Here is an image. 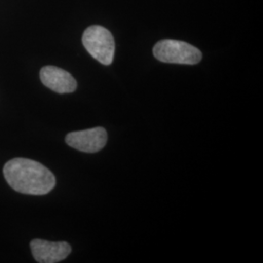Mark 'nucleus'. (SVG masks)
I'll return each instance as SVG.
<instances>
[{
	"label": "nucleus",
	"instance_id": "nucleus-1",
	"mask_svg": "<svg viewBox=\"0 0 263 263\" xmlns=\"http://www.w3.org/2000/svg\"><path fill=\"white\" fill-rule=\"evenodd\" d=\"M3 175L10 186L23 194L45 195L56 185L54 174L34 160H10L3 168Z\"/></svg>",
	"mask_w": 263,
	"mask_h": 263
},
{
	"label": "nucleus",
	"instance_id": "nucleus-2",
	"mask_svg": "<svg viewBox=\"0 0 263 263\" xmlns=\"http://www.w3.org/2000/svg\"><path fill=\"white\" fill-rule=\"evenodd\" d=\"M153 55L162 63L178 65H197L202 60L201 51L180 40L164 39L153 47Z\"/></svg>",
	"mask_w": 263,
	"mask_h": 263
},
{
	"label": "nucleus",
	"instance_id": "nucleus-3",
	"mask_svg": "<svg viewBox=\"0 0 263 263\" xmlns=\"http://www.w3.org/2000/svg\"><path fill=\"white\" fill-rule=\"evenodd\" d=\"M82 43L88 53L104 66L113 62L115 43L111 32L101 26L87 28L82 36Z\"/></svg>",
	"mask_w": 263,
	"mask_h": 263
},
{
	"label": "nucleus",
	"instance_id": "nucleus-4",
	"mask_svg": "<svg viewBox=\"0 0 263 263\" xmlns=\"http://www.w3.org/2000/svg\"><path fill=\"white\" fill-rule=\"evenodd\" d=\"M66 143L77 151L95 153L102 151L107 142V132L103 127L69 133Z\"/></svg>",
	"mask_w": 263,
	"mask_h": 263
},
{
	"label": "nucleus",
	"instance_id": "nucleus-5",
	"mask_svg": "<svg viewBox=\"0 0 263 263\" xmlns=\"http://www.w3.org/2000/svg\"><path fill=\"white\" fill-rule=\"evenodd\" d=\"M33 257L37 262H60L71 253V247L66 242H49L41 239H34L30 243Z\"/></svg>",
	"mask_w": 263,
	"mask_h": 263
},
{
	"label": "nucleus",
	"instance_id": "nucleus-6",
	"mask_svg": "<svg viewBox=\"0 0 263 263\" xmlns=\"http://www.w3.org/2000/svg\"><path fill=\"white\" fill-rule=\"evenodd\" d=\"M40 79L47 88L59 94L72 93L77 87L73 76L56 66H44L41 68Z\"/></svg>",
	"mask_w": 263,
	"mask_h": 263
}]
</instances>
